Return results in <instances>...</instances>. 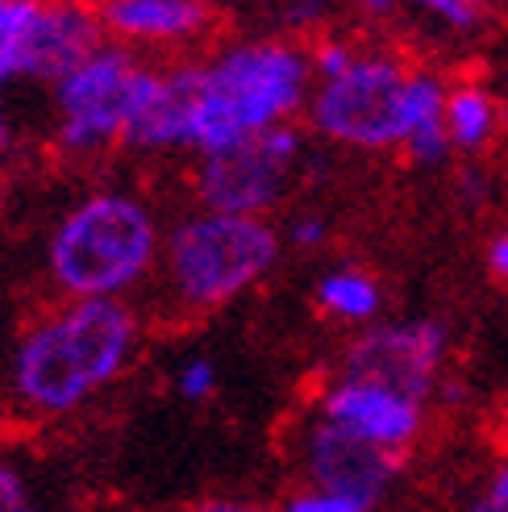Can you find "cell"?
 Masks as SVG:
<instances>
[{
	"instance_id": "6da1fadb",
	"label": "cell",
	"mask_w": 508,
	"mask_h": 512,
	"mask_svg": "<svg viewBox=\"0 0 508 512\" xmlns=\"http://www.w3.org/2000/svg\"><path fill=\"white\" fill-rule=\"evenodd\" d=\"M134 346V317L117 300H80L42 321L21 342L13 363L17 396L38 413H67L125 367Z\"/></svg>"
},
{
	"instance_id": "7a4b0ae2",
	"label": "cell",
	"mask_w": 508,
	"mask_h": 512,
	"mask_svg": "<svg viewBox=\"0 0 508 512\" xmlns=\"http://www.w3.org/2000/svg\"><path fill=\"white\" fill-rule=\"evenodd\" d=\"M304 59L288 46H238L205 67L192 146L209 155L275 130L304 96Z\"/></svg>"
},
{
	"instance_id": "3957f363",
	"label": "cell",
	"mask_w": 508,
	"mask_h": 512,
	"mask_svg": "<svg viewBox=\"0 0 508 512\" xmlns=\"http://www.w3.org/2000/svg\"><path fill=\"white\" fill-rule=\"evenodd\" d=\"M155 254V221L130 196H92L50 242L55 279L88 300H109L130 288Z\"/></svg>"
},
{
	"instance_id": "277c9868",
	"label": "cell",
	"mask_w": 508,
	"mask_h": 512,
	"mask_svg": "<svg viewBox=\"0 0 508 512\" xmlns=\"http://www.w3.org/2000/svg\"><path fill=\"white\" fill-rule=\"evenodd\" d=\"M275 234L259 217L200 213L175 225L167 246L171 284L192 309H217L275 263Z\"/></svg>"
},
{
	"instance_id": "5b68a950",
	"label": "cell",
	"mask_w": 508,
	"mask_h": 512,
	"mask_svg": "<svg viewBox=\"0 0 508 512\" xmlns=\"http://www.w3.org/2000/svg\"><path fill=\"white\" fill-rule=\"evenodd\" d=\"M409 80L392 59H354V67L329 80L313 100L317 130L350 146L409 142Z\"/></svg>"
},
{
	"instance_id": "8992f818",
	"label": "cell",
	"mask_w": 508,
	"mask_h": 512,
	"mask_svg": "<svg viewBox=\"0 0 508 512\" xmlns=\"http://www.w3.org/2000/svg\"><path fill=\"white\" fill-rule=\"evenodd\" d=\"M142 67L125 50H96V55L71 71L59 84L63 105V146L67 150H96L113 134H125V121L134 109Z\"/></svg>"
},
{
	"instance_id": "52a82bcc",
	"label": "cell",
	"mask_w": 508,
	"mask_h": 512,
	"mask_svg": "<svg viewBox=\"0 0 508 512\" xmlns=\"http://www.w3.org/2000/svg\"><path fill=\"white\" fill-rule=\"evenodd\" d=\"M296 146L300 142L288 125H275V130L250 138L234 150L209 155L205 167H200V200H205L213 213L254 217L284 188V175L296 159Z\"/></svg>"
},
{
	"instance_id": "ba28073f",
	"label": "cell",
	"mask_w": 508,
	"mask_h": 512,
	"mask_svg": "<svg viewBox=\"0 0 508 512\" xmlns=\"http://www.w3.org/2000/svg\"><path fill=\"white\" fill-rule=\"evenodd\" d=\"M446 350V329L438 321L384 325L359 338L346 354V379L375 383V388L421 400L434 388V375Z\"/></svg>"
},
{
	"instance_id": "9c48e42d",
	"label": "cell",
	"mask_w": 508,
	"mask_h": 512,
	"mask_svg": "<svg viewBox=\"0 0 508 512\" xmlns=\"http://www.w3.org/2000/svg\"><path fill=\"white\" fill-rule=\"evenodd\" d=\"M304 467H309V479L317 483V492L346 496V500H359L371 508L392 483V475L400 467V454L375 446V442L359 438V433H350L334 421H321L309 429Z\"/></svg>"
},
{
	"instance_id": "30bf717a",
	"label": "cell",
	"mask_w": 508,
	"mask_h": 512,
	"mask_svg": "<svg viewBox=\"0 0 508 512\" xmlns=\"http://www.w3.org/2000/svg\"><path fill=\"white\" fill-rule=\"evenodd\" d=\"M200 84H205V71L200 67H184L167 75V80L155 71H142L134 109H130L121 138L134 146H192Z\"/></svg>"
},
{
	"instance_id": "8fae6325",
	"label": "cell",
	"mask_w": 508,
	"mask_h": 512,
	"mask_svg": "<svg viewBox=\"0 0 508 512\" xmlns=\"http://www.w3.org/2000/svg\"><path fill=\"white\" fill-rule=\"evenodd\" d=\"M96 50H100V25L88 9L50 5L38 9L34 21L25 25L17 50V75H50V80L63 84Z\"/></svg>"
},
{
	"instance_id": "7c38bea8",
	"label": "cell",
	"mask_w": 508,
	"mask_h": 512,
	"mask_svg": "<svg viewBox=\"0 0 508 512\" xmlns=\"http://www.w3.org/2000/svg\"><path fill=\"white\" fill-rule=\"evenodd\" d=\"M325 421H334L359 438L384 446V450H404L417 429H421V404L388 392V388H375V383H359V379H342L334 392L325 396Z\"/></svg>"
},
{
	"instance_id": "4fadbf2b",
	"label": "cell",
	"mask_w": 508,
	"mask_h": 512,
	"mask_svg": "<svg viewBox=\"0 0 508 512\" xmlns=\"http://www.w3.org/2000/svg\"><path fill=\"white\" fill-rule=\"evenodd\" d=\"M105 21L117 34L138 38H180L209 21V9L200 0H109Z\"/></svg>"
},
{
	"instance_id": "5bb4252c",
	"label": "cell",
	"mask_w": 508,
	"mask_h": 512,
	"mask_svg": "<svg viewBox=\"0 0 508 512\" xmlns=\"http://www.w3.org/2000/svg\"><path fill=\"white\" fill-rule=\"evenodd\" d=\"M492 121H496V109L479 88L450 92V100H446V130H450L454 146H467V150L484 146L488 134H492Z\"/></svg>"
},
{
	"instance_id": "9a60e30c",
	"label": "cell",
	"mask_w": 508,
	"mask_h": 512,
	"mask_svg": "<svg viewBox=\"0 0 508 512\" xmlns=\"http://www.w3.org/2000/svg\"><path fill=\"white\" fill-rule=\"evenodd\" d=\"M321 304L329 313L338 317H350V321H363L379 309V292L367 275H354V271H342V275H329L321 284Z\"/></svg>"
},
{
	"instance_id": "2e32d148",
	"label": "cell",
	"mask_w": 508,
	"mask_h": 512,
	"mask_svg": "<svg viewBox=\"0 0 508 512\" xmlns=\"http://www.w3.org/2000/svg\"><path fill=\"white\" fill-rule=\"evenodd\" d=\"M38 5L34 0H9V9L0 13V84L17 75V50H21V34L25 25L34 21Z\"/></svg>"
},
{
	"instance_id": "e0dca14e",
	"label": "cell",
	"mask_w": 508,
	"mask_h": 512,
	"mask_svg": "<svg viewBox=\"0 0 508 512\" xmlns=\"http://www.w3.org/2000/svg\"><path fill=\"white\" fill-rule=\"evenodd\" d=\"M284 512H371V508L359 504V500H346V496L304 492V496H292V500L284 504Z\"/></svg>"
},
{
	"instance_id": "ac0fdd59",
	"label": "cell",
	"mask_w": 508,
	"mask_h": 512,
	"mask_svg": "<svg viewBox=\"0 0 508 512\" xmlns=\"http://www.w3.org/2000/svg\"><path fill=\"white\" fill-rule=\"evenodd\" d=\"M213 383H217L213 367L205 363V358H192V363L180 371V396L200 400V396H209V392H213Z\"/></svg>"
},
{
	"instance_id": "d6986e66",
	"label": "cell",
	"mask_w": 508,
	"mask_h": 512,
	"mask_svg": "<svg viewBox=\"0 0 508 512\" xmlns=\"http://www.w3.org/2000/svg\"><path fill=\"white\" fill-rule=\"evenodd\" d=\"M0 512H30V496L13 467L0 463Z\"/></svg>"
},
{
	"instance_id": "ffe728a7",
	"label": "cell",
	"mask_w": 508,
	"mask_h": 512,
	"mask_svg": "<svg viewBox=\"0 0 508 512\" xmlns=\"http://www.w3.org/2000/svg\"><path fill=\"white\" fill-rule=\"evenodd\" d=\"M350 67H354V59H350V50H346V46H321L317 71L325 75V84H329V80H338V75H346Z\"/></svg>"
},
{
	"instance_id": "44dd1931",
	"label": "cell",
	"mask_w": 508,
	"mask_h": 512,
	"mask_svg": "<svg viewBox=\"0 0 508 512\" xmlns=\"http://www.w3.org/2000/svg\"><path fill=\"white\" fill-rule=\"evenodd\" d=\"M417 5L434 9V13H438V17H446L450 25H471V21H475V9L459 5V0H417Z\"/></svg>"
},
{
	"instance_id": "7402d4cb",
	"label": "cell",
	"mask_w": 508,
	"mask_h": 512,
	"mask_svg": "<svg viewBox=\"0 0 508 512\" xmlns=\"http://www.w3.org/2000/svg\"><path fill=\"white\" fill-rule=\"evenodd\" d=\"M192 512H267V508L246 504V500H205V504L192 508Z\"/></svg>"
},
{
	"instance_id": "603a6c76",
	"label": "cell",
	"mask_w": 508,
	"mask_h": 512,
	"mask_svg": "<svg viewBox=\"0 0 508 512\" xmlns=\"http://www.w3.org/2000/svg\"><path fill=\"white\" fill-rule=\"evenodd\" d=\"M488 263H492V271H496L500 279H508V234L492 242V250H488Z\"/></svg>"
},
{
	"instance_id": "cb8c5ba5",
	"label": "cell",
	"mask_w": 508,
	"mask_h": 512,
	"mask_svg": "<svg viewBox=\"0 0 508 512\" xmlns=\"http://www.w3.org/2000/svg\"><path fill=\"white\" fill-rule=\"evenodd\" d=\"M292 238H296L300 246H313V242H321V221H296Z\"/></svg>"
},
{
	"instance_id": "d4e9b609",
	"label": "cell",
	"mask_w": 508,
	"mask_h": 512,
	"mask_svg": "<svg viewBox=\"0 0 508 512\" xmlns=\"http://www.w3.org/2000/svg\"><path fill=\"white\" fill-rule=\"evenodd\" d=\"M488 496H492V500H496V504L508 512V467H500V471H496V479H492V492H488Z\"/></svg>"
},
{
	"instance_id": "484cf974",
	"label": "cell",
	"mask_w": 508,
	"mask_h": 512,
	"mask_svg": "<svg viewBox=\"0 0 508 512\" xmlns=\"http://www.w3.org/2000/svg\"><path fill=\"white\" fill-rule=\"evenodd\" d=\"M471 512H504V508H500L492 496H484V500H475V504H471Z\"/></svg>"
},
{
	"instance_id": "4316f807",
	"label": "cell",
	"mask_w": 508,
	"mask_h": 512,
	"mask_svg": "<svg viewBox=\"0 0 508 512\" xmlns=\"http://www.w3.org/2000/svg\"><path fill=\"white\" fill-rule=\"evenodd\" d=\"M500 442L508 446V400L500 404Z\"/></svg>"
},
{
	"instance_id": "83f0119b",
	"label": "cell",
	"mask_w": 508,
	"mask_h": 512,
	"mask_svg": "<svg viewBox=\"0 0 508 512\" xmlns=\"http://www.w3.org/2000/svg\"><path fill=\"white\" fill-rule=\"evenodd\" d=\"M9 138V130H5V117H0V142H5Z\"/></svg>"
},
{
	"instance_id": "f1b7e54d",
	"label": "cell",
	"mask_w": 508,
	"mask_h": 512,
	"mask_svg": "<svg viewBox=\"0 0 508 512\" xmlns=\"http://www.w3.org/2000/svg\"><path fill=\"white\" fill-rule=\"evenodd\" d=\"M459 5H467V9H475V5H479V0H459Z\"/></svg>"
},
{
	"instance_id": "f546056e",
	"label": "cell",
	"mask_w": 508,
	"mask_h": 512,
	"mask_svg": "<svg viewBox=\"0 0 508 512\" xmlns=\"http://www.w3.org/2000/svg\"><path fill=\"white\" fill-rule=\"evenodd\" d=\"M5 9H9V0H0V13H5Z\"/></svg>"
},
{
	"instance_id": "4dcf8cb0",
	"label": "cell",
	"mask_w": 508,
	"mask_h": 512,
	"mask_svg": "<svg viewBox=\"0 0 508 512\" xmlns=\"http://www.w3.org/2000/svg\"><path fill=\"white\" fill-rule=\"evenodd\" d=\"M371 5H388V0H371Z\"/></svg>"
}]
</instances>
